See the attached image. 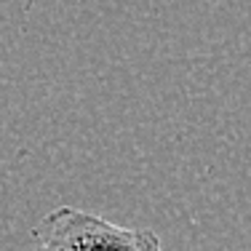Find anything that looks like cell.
Returning a JSON list of instances; mask_svg holds the SVG:
<instances>
[{"mask_svg":"<svg viewBox=\"0 0 251 251\" xmlns=\"http://www.w3.org/2000/svg\"><path fill=\"white\" fill-rule=\"evenodd\" d=\"M35 251H163L152 230L121 227L97 214L59 206L35 227Z\"/></svg>","mask_w":251,"mask_h":251,"instance_id":"1","label":"cell"}]
</instances>
